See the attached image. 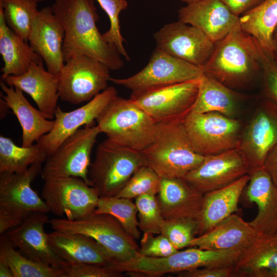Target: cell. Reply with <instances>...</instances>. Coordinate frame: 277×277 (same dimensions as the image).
I'll return each mask as SVG.
<instances>
[{"label":"cell","mask_w":277,"mask_h":277,"mask_svg":"<svg viewBox=\"0 0 277 277\" xmlns=\"http://www.w3.org/2000/svg\"><path fill=\"white\" fill-rule=\"evenodd\" d=\"M49 243L69 265L91 264L111 266L117 261L93 239L79 233L54 230L47 233Z\"/></svg>","instance_id":"7402d4cb"},{"label":"cell","mask_w":277,"mask_h":277,"mask_svg":"<svg viewBox=\"0 0 277 277\" xmlns=\"http://www.w3.org/2000/svg\"><path fill=\"white\" fill-rule=\"evenodd\" d=\"M198 223L189 219L165 220L161 234L166 236L177 250L188 247L197 234Z\"/></svg>","instance_id":"ab89813d"},{"label":"cell","mask_w":277,"mask_h":277,"mask_svg":"<svg viewBox=\"0 0 277 277\" xmlns=\"http://www.w3.org/2000/svg\"><path fill=\"white\" fill-rule=\"evenodd\" d=\"M0 277H14L9 266L3 261L0 260Z\"/></svg>","instance_id":"bcb514c9"},{"label":"cell","mask_w":277,"mask_h":277,"mask_svg":"<svg viewBox=\"0 0 277 277\" xmlns=\"http://www.w3.org/2000/svg\"><path fill=\"white\" fill-rule=\"evenodd\" d=\"M141 152L145 165L160 179H184L205 157L193 149L182 122L159 124L154 141Z\"/></svg>","instance_id":"7a4b0ae2"},{"label":"cell","mask_w":277,"mask_h":277,"mask_svg":"<svg viewBox=\"0 0 277 277\" xmlns=\"http://www.w3.org/2000/svg\"><path fill=\"white\" fill-rule=\"evenodd\" d=\"M2 81L28 94L47 119L54 117L60 98L58 76L46 70L43 62L34 63L24 73Z\"/></svg>","instance_id":"603a6c76"},{"label":"cell","mask_w":277,"mask_h":277,"mask_svg":"<svg viewBox=\"0 0 277 277\" xmlns=\"http://www.w3.org/2000/svg\"><path fill=\"white\" fill-rule=\"evenodd\" d=\"M0 53L4 63L1 80L10 75H20L33 64L44 62L27 41L7 26L1 8Z\"/></svg>","instance_id":"83f0119b"},{"label":"cell","mask_w":277,"mask_h":277,"mask_svg":"<svg viewBox=\"0 0 277 277\" xmlns=\"http://www.w3.org/2000/svg\"><path fill=\"white\" fill-rule=\"evenodd\" d=\"M238 94L230 88L203 73L200 78L197 95L192 112H215L230 117L236 114Z\"/></svg>","instance_id":"f546056e"},{"label":"cell","mask_w":277,"mask_h":277,"mask_svg":"<svg viewBox=\"0 0 277 277\" xmlns=\"http://www.w3.org/2000/svg\"><path fill=\"white\" fill-rule=\"evenodd\" d=\"M135 199L140 230L143 233L161 234L165 219L162 214L156 195L145 194Z\"/></svg>","instance_id":"d590c367"},{"label":"cell","mask_w":277,"mask_h":277,"mask_svg":"<svg viewBox=\"0 0 277 277\" xmlns=\"http://www.w3.org/2000/svg\"><path fill=\"white\" fill-rule=\"evenodd\" d=\"M37 6L35 0H0L6 24L27 42Z\"/></svg>","instance_id":"e575fe53"},{"label":"cell","mask_w":277,"mask_h":277,"mask_svg":"<svg viewBox=\"0 0 277 277\" xmlns=\"http://www.w3.org/2000/svg\"><path fill=\"white\" fill-rule=\"evenodd\" d=\"M178 250L163 234L154 236L151 233H143L138 253L146 256L160 258L169 256Z\"/></svg>","instance_id":"60d3db41"},{"label":"cell","mask_w":277,"mask_h":277,"mask_svg":"<svg viewBox=\"0 0 277 277\" xmlns=\"http://www.w3.org/2000/svg\"><path fill=\"white\" fill-rule=\"evenodd\" d=\"M0 117L1 119H3L6 115L8 111L10 109V108L7 104L6 102L2 97H1L0 98Z\"/></svg>","instance_id":"c3c4849f"},{"label":"cell","mask_w":277,"mask_h":277,"mask_svg":"<svg viewBox=\"0 0 277 277\" xmlns=\"http://www.w3.org/2000/svg\"><path fill=\"white\" fill-rule=\"evenodd\" d=\"M47 213L37 212L21 225L3 234L26 257L53 267L66 269L69 265L50 246L44 227L49 221Z\"/></svg>","instance_id":"ac0fdd59"},{"label":"cell","mask_w":277,"mask_h":277,"mask_svg":"<svg viewBox=\"0 0 277 277\" xmlns=\"http://www.w3.org/2000/svg\"><path fill=\"white\" fill-rule=\"evenodd\" d=\"M117 96L115 88L109 86L84 105L72 111L65 112L57 106L52 129L36 143L47 156L50 155L82 127L94 123L104 109Z\"/></svg>","instance_id":"2e32d148"},{"label":"cell","mask_w":277,"mask_h":277,"mask_svg":"<svg viewBox=\"0 0 277 277\" xmlns=\"http://www.w3.org/2000/svg\"><path fill=\"white\" fill-rule=\"evenodd\" d=\"M44 181L42 197L54 215L74 221L94 212L100 197L81 178L62 177Z\"/></svg>","instance_id":"4fadbf2b"},{"label":"cell","mask_w":277,"mask_h":277,"mask_svg":"<svg viewBox=\"0 0 277 277\" xmlns=\"http://www.w3.org/2000/svg\"><path fill=\"white\" fill-rule=\"evenodd\" d=\"M101 133L95 123L78 129L47 156L41 173L42 179L45 181L62 177H77L90 186L88 172L91 155Z\"/></svg>","instance_id":"9c48e42d"},{"label":"cell","mask_w":277,"mask_h":277,"mask_svg":"<svg viewBox=\"0 0 277 277\" xmlns=\"http://www.w3.org/2000/svg\"><path fill=\"white\" fill-rule=\"evenodd\" d=\"M123 272L109 266L96 264L70 265L65 269V277H121Z\"/></svg>","instance_id":"b9f144b4"},{"label":"cell","mask_w":277,"mask_h":277,"mask_svg":"<svg viewBox=\"0 0 277 277\" xmlns=\"http://www.w3.org/2000/svg\"><path fill=\"white\" fill-rule=\"evenodd\" d=\"M250 171L239 148L206 156L203 162L184 178L194 189L205 194L225 187Z\"/></svg>","instance_id":"9a60e30c"},{"label":"cell","mask_w":277,"mask_h":277,"mask_svg":"<svg viewBox=\"0 0 277 277\" xmlns=\"http://www.w3.org/2000/svg\"><path fill=\"white\" fill-rule=\"evenodd\" d=\"M63 26L51 6L38 10L32 23L28 42L46 64L47 70L58 75L64 66Z\"/></svg>","instance_id":"d6986e66"},{"label":"cell","mask_w":277,"mask_h":277,"mask_svg":"<svg viewBox=\"0 0 277 277\" xmlns=\"http://www.w3.org/2000/svg\"><path fill=\"white\" fill-rule=\"evenodd\" d=\"M49 223L53 230L82 234L93 239L118 263L131 260L138 252L136 240L127 233L116 218L108 214L93 213L74 221L54 218Z\"/></svg>","instance_id":"52a82bcc"},{"label":"cell","mask_w":277,"mask_h":277,"mask_svg":"<svg viewBox=\"0 0 277 277\" xmlns=\"http://www.w3.org/2000/svg\"><path fill=\"white\" fill-rule=\"evenodd\" d=\"M259 235L249 222L233 213L209 231L195 237L188 247L211 250L244 249Z\"/></svg>","instance_id":"d4e9b609"},{"label":"cell","mask_w":277,"mask_h":277,"mask_svg":"<svg viewBox=\"0 0 277 277\" xmlns=\"http://www.w3.org/2000/svg\"><path fill=\"white\" fill-rule=\"evenodd\" d=\"M203 74L201 68L156 47L139 72L126 78L111 77L110 81L132 92H141L197 79Z\"/></svg>","instance_id":"7c38bea8"},{"label":"cell","mask_w":277,"mask_h":277,"mask_svg":"<svg viewBox=\"0 0 277 277\" xmlns=\"http://www.w3.org/2000/svg\"><path fill=\"white\" fill-rule=\"evenodd\" d=\"M234 267L238 276L270 277L277 268V233L259 235L243 250Z\"/></svg>","instance_id":"f1b7e54d"},{"label":"cell","mask_w":277,"mask_h":277,"mask_svg":"<svg viewBox=\"0 0 277 277\" xmlns=\"http://www.w3.org/2000/svg\"><path fill=\"white\" fill-rule=\"evenodd\" d=\"M251 50L260 65L266 97L277 105V66L252 36L248 35Z\"/></svg>","instance_id":"f35d334b"},{"label":"cell","mask_w":277,"mask_h":277,"mask_svg":"<svg viewBox=\"0 0 277 277\" xmlns=\"http://www.w3.org/2000/svg\"><path fill=\"white\" fill-rule=\"evenodd\" d=\"M110 70L101 62L86 55L71 57L57 75L60 98L74 105L90 101L109 87Z\"/></svg>","instance_id":"30bf717a"},{"label":"cell","mask_w":277,"mask_h":277,"mask_svg":"<svg viewBox=\"0 0 277 277\" xmlns=\"http://www.w3.org/2000/svg\"><path fill=\"white\" fill-rule=\"evenodd\" d=\"M2 97L17 117L22 130V146L29 147L44 135L50 132L54 125V120L47 119L38 109L33 107L18 88L0 82Z\"/></svg>","instance_id":"4316f807"},{"label":"cell","mask_w":277,"mask_h":277,"mask_svg":"<svg viewBox=\"0 0 277 277\" xmlns=\"http://www.w3.org/2000/svg\"><path fill=\"white\" fill-rule=\"evenodd\" d=\"M178 17L179 21L200 29L215 44L239 24L240 17L220 0H200L181 8Z\"/></svg>","instance_id":"ffe728a7"},{"label":"cell","mask_w":277,"mask_h":277,"mask_svg":"<svg viewBox=\"0 0 277 277\" xmlns=\"http://www.w3.org/2000/svg\"><path fill=\"white\" fill-rule=\"evenodd\" d=\"M37 3H39V2H44V1H45L46 0H35Z\"/></svg>","instance_id":"f907efd6"},{"label":"cell","mask_w":277,"mask_h":277,"mask_svg":"<svg viewBox=\"0 0 277 277\" xmlns=\"http://www.w3.org/2000/svg\"><path fill=\"white\" fill-rule=\"evenodd\" d=\"M101 7L108 16L110 28L103 34L104 39L109 44L113 45L118 52L127 61L130 57L124 48L123 43L125 41L123 37L120 25L119 15L120 13L128 7L126 0H96Z\"/></svg>","instance_id":"74e56055"},{"label":"cell","mask_w":277,"mask_h":277,"mask_svg":"<svg viewBox=\"0 0 277 277\" xmlns=\"http://www.w3.org/2000/svg\"><path fill=\"white\" fill-rule=\"evenodd\" d=\"M182 124L194 150L204 156L239 148L240 122L220 113L191 111Z\"/></svg>","instance_id":"ba28073f"},{"label":"cell","mask_w":277,"mask_h":277,"mask_svg":"<svg viewBox=\"0 0 277 277\" xmlns=\"http://www.w3.org/2000/svg\"><path fill=\"white\" fill-rule=\"evenodd\" d=\"M47 154L37 143L18 146L9 137L0 136V172H22L34 164L45 162Z\"/></svg>","instance_id":"d6a6232c"},{"label":"cell","mask_w":277,"mask_h":277,"mask_svg":"<svg viewBox=\"0 0 277 277\" xmlns=\"http://www.w3.org/2000/svg\"><path fill=\"white\" fill-rule=\"evenodd\" d=\"M234 15L240 17L265 0H220Z\"/></svg>","instance_id":"ee69618b"},{"label":"cell","mask_w":277,"mask_h":277,"mask_svg":"<svg viewBox=\"0 0 277 277\" xmlns=\"http://www.w3.org/2000/svg\"><path fill=\"white\" fill-rule=\"evenodd\" d=\"M153 37L156 48L202 69L215 46L200 29L179 21L166 24Z\"/></svg>","instance_id":"5bb4252c"},{"label":"cell","mask_w":277,"mask_h":277,"mask_svg":"<svg viewBox=\"0 0 277 277\" xmlns=\"http://www.w3.org/2000/svg\"><path fill=\"white\" fill-rule=\"evenodd\" d=\"M264 167L277 187V144L268 153L264 161Z\"/></svg>","instance_id":"f6af8a7d"},{"label":"cell","mask_w":277,"mask_h":277,"mask_svg":"<svg viewBox=\"0 0 277 277\" xmlns=\"http://www.w3.org/2000/svg\"><path fill=\"white\" fill-rule=\"evenodd\" d=\"M51 8L64 29L65 63L83 54L101 62L111 70L124 67L117 49L106 42L96 26L99 17L94 0H55Z\"/></svg>","instance_id":"6da1fadb"},{"label":"cell","mask_w":277,"mask_h":277,"mask_svg":"<svg viewBox=\"0 0 277 277\" xmlns=\"http://www.w3.org/2000/svg\"><path fill=\"white\" fill-rule=\"evenodd\" d=\"M239 24L271 57L272 35L277 26V0L264 1L240 17Z\"/></svg>","instance_id":"4dcf8cb0"},{"label":"cell","mask_w":277,"mask_h":277,"mask_svg":"<svg viewBox=\"0 0 277 277\" xmlns=\"http://www.w3.org/2000/svg\"><path fill=\"white\" fill-rule=\"evenodd\" d=\"M249 180L247 174L225 187L204 194L197 220L199 235L209 231L238 210L239 200Z\"/></svg>","instance_id":"484cf974"},{"label":"cell","mask_w":277,"mask_h":277,"mask_svg":"<svg viewBox=\"0 0 277 277\" xmlns=\"http://www.w3.org/2000/svg\"><path fill=\"white\" fill-rule=\"evenodd\" d=\"M107 139L122 146L142 152L154 141L157 124L130 98L117 96L96 118Z\"/></svg>","instance_id":"3957f363"},{"label":"cell","mask_w":277,"mask_h":277,"mask_svg":"<svg viewBox=\"0 0 277 277\" xmlns=\"http://www.w3.org/2000/svg\"><path fill=\"white\" fill-rule=\"evenodd\" d=\"M93 213H106L115 218L125 231L135 240L141 238V231L137 220V209L131 199L112 197H101Z\"/></svg>","instance_id":"836d02e7"},{"label":"cell","mask_w":277,"mask_h":277,"mask_svg":"<svg viewBox=\"0 0 277 277\" xmlns=\"http://www.w3.org/2000/svg\"><path fill=\"white\" fill-rule=\"evenodd\" d=\"M200 78L150 90L132 92L129 98L158 124L183 122L192 111Z\"/></svg>","instance_id":"8fae6325"},{"label":"cell","mask_w":277,"mask_h":277,"mask_svg":"<svg viewBox=\"0 0 277 277\" xmlns=\"http://www.w3.org/2000/svg\"><path fill=\"white\" fill-rule=\"evenodd\" d=\"M0 260L10 268L14 277H65V269L32 260L15 249L4 234L0 239Z\"/></svg>","instance_id":"1f68e13d"},{"label":"cell","mask_w":277,"mask_h":277,"mask_svg":"<svg viewBox=\"0 0 277 277\" xmlns=\"http://www.w3.org/2000/svg\"><path fill=\"white\" fill-rule=\"evenodd\" d=\"M202 70L203 73L230 88L245 85L261 72L248 35L242 30L239 24L215 44Z\"/></svg>","instance_id":"277c9868"},{"label":"cell","mask_w":277,"mask_h":277,"mask_svg":"<svg viewBox=\"0 0 277 277\" xmlns=\"http://www.w3.org/2000/svg\"><path fill=\"white\" fill-rule=\"evenodd\" d=\"M182 2L186 3L187 4L197 2L200 0H181Z\"/></svg>","instance_id":"681fc988"},{"label":"cell","mask_w":277,"mask_h":277,"mask_svg":"<svg viewBox=\"0 0 277 277\" xmlns=\"http://www.w3.org/2000/svg\"><path fill=\"white\" fill-rule=\"evenodd\" d=\"M160 187V178L152 169L144 165L133 174L116 196L132 199L145 194L156 195Z\"/></svg>","instance_id":"8d00e7d4"},{"label":"cell","mask_w":277,"mask_h":277,"mask_svg":"<svg viewBox=\"0 0 277 277\" xmlns=\"http://www.w3.org/2000/svg\"><path fill=\"white\" fill-rule=\"evenodd\" d=\"M204 194L191 187L184 179H160L157 202L165 220H197Z\"/></svg>","instance_id":"cb8c5ba5"},{"label":"cell","mask_w":277,"mask_h":277,"mask_svg":"<svg viewBox=\"0 0 277 277\" xmlns=\"http://www.w3.org/2000/svg\"><path fill=\"white\" fill-rule=\"evenodd\" d=\"M145 165L141 152L106 139L97 146L88 177L100 197L116 196L133 174Z\"/></svg>","instance_id":"8992f818"},{"label":"cell","mask_w":277,"mask_h":277,"mask_svg":"<svg viewBox=\"0 0 277 277\" xmlns=\"http://www.w3.org/2000/svg\"><path fill=\"white\" fill-rule=\"evenodd\" d=\"M249 181L242 194L249 203H254L258 211L249 222L259 235L277 233V187L264 166L251 169Z\"/></svg>","instance_id":"44dd1931"},{"label":"cell","mask_w":277,"mask_h":277,"mask_svg":"<svg viewBox=\"0 0 277 277\" xmlns=\"http://www.w3.org/2000/svg\"><path fill=\"white\" fill-rule=\"evenodd\" d=\"M42 164H34L22 172H0V234L21 225L34 213H48L45 202L31 187L41 173Z\"/></svg>","instance_id":"5b68a950"},{"label":"cell","mask_w":277,"mask_h":277,"mask_svg":"<svg viewBox=\"0 0 277 277\" xmlns=\"http://www.w3.org/2000/svg\"><path fill=\"white\" fill-rule=\"evenodd\" d=\"M181 277L238 276L234 265L219 267H204L178 273Z\"/></svg>","instance_id":"7bdbcfd3"},{"label":"cell","mask_w":277,"mask_h":277,"mask_svg":"<svg viewBox=\"0 0 277 277\" xmlns=\"http://www.w3.org/2000/svg\"><path fill=\"white\" fill-rule=\"evenodd\" d=\"M277 144V105L266 97L242 133L239 149L250 170L264 166L265 160Z\"/></svg>","instance_id":"e0dca14e"},{"label":"cell","mask_w":277,"mask_h":277,"mask_svg":"<svg viewBox=\"0 0 277 277\" xmlns=\"http://www.w3.org/2000/svg\"><path fill=\"white\" fill-rule=\"evenodd\" d=\"M271 58L277 66V26L275 28L272 35V51Z\"/></svg>","instance_id":"7dc6e473"}]
</instances>
